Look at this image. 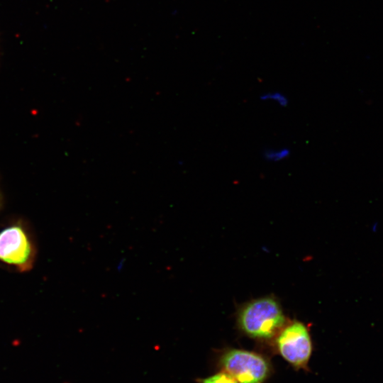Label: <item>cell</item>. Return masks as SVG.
Here are the masks:
<instances>
[{
    "label": "cell",
    "mask_w": 383,
    "mask_h": 383,
    "mask_svg": "<svg viewBox=\"0 0 383 383\" xmlns=\"http://www.w3.org/2000/svg\"><path fill=\"white\" fill-rule=\"evenodd\" d=\"M235 317L239 331L260 341L274 339L289 319L280 301L273 294L241 304Z\"/></svg>",
    "instance_id": "cell-1"
},
{
    "label": "cell",
    "mask_w": 383,
    "mask_h": 383,
    "mask_svg": "<svg viewBox=\"0 0 383 383\" xmlns=\"http://www.w3.org/2000/svg\"><path fill=\"white\" fill-rule=\"evenodd\" d=\"M37 255L35 238L27 222L15 219L0 228V265L16 272H28Z\"/></svg>",
    "instance_id": "cell-2"
},
{
    "label": "cell",
    "mask_w": 383,
    "mask_h": 383,
    "mask_svg": "<svg viewBox=\"0 0 383 383\" xmlns=\"http://www.w3.org/2000/svg\"><path fill=\"white\" fill-rule=\"evenodd\" d=\"M219 364L223 372L238 383H262L271 370L270 362L263 355L238 348L223 350Z\"/></svg>",
    "instance_id": "cell-3"
},
{
    "label": "cell",
    "mask_w": 383,
    "mask_h": 383,
    "mask_svg": "<svg viewBox=\"0 0 383 383\" xmlns=\"http://www.w3.org/2000/svg\"><path fill=\"white\" fill-rule=\"evenodd\" d=\"M281 356L296 369L307 368L313 344L309 328L297 319H288L274 338Z\"/></svg>",
    "instance_id": "cell-4"
},
{
    "label": "cell",
    "mask_w": 383,
    "mask_h": 383,
    "mask_svg": "<svg viewBox=\"0 0 383 383\" xmlns=\"http://www.w3.org/2000/svg\"><path fill=\"white\" fill-rule=\"evenodd\" d=\"M292 154L288 147L268 148L262 151V157L269 162H280L288 159Z\"/></svg>",
    "instance_id": "cell-5"
},
{
    "label": "cell",
    "mask_w": 383,
    "mask_h": 383,
    "mask_svg": "<svg viewBox=\"0 0 383 383\" xmlns=\"http://www.w3.org/2000/svg\"><path fill=\"white\" fill-rule=\"evenodd\" d=\"M260 99L262 101H272L283 108L287 107L289 103L288 96L279 91L263 92L260 94Z\"/></svg>",
    "instance_id": "cell-6"
},
{
    "label": "cell",
    "mask_w": 383,
    "mask_h": 383,
    "mask_svg": "<svg viewBox=\"0 0 383 383\" xmlns=\"http://www.w3.org/2000/svg\"><path fill=\"white\" fill-rule=\"evenodd\" d=\"M199 383H238L234 378L226 372H220L207 378L201 379Z\"/></svg>",
    "instance_id": "cell-7"
},
{
    "label": "cell",
    "mask_w": 383,
    "mask_h": 383,
    "mask_svg": "<svg viewBox=\"0 0 383 383\" xmlns=\"http://www.w3.org/2000/svg\"><path fill=\"white\" fill-rule=\"evenodd\" d=\"M1 205V195H0V206Z\"/></svg>",
    "instance_id": "cell-8"
}]
</instances>
